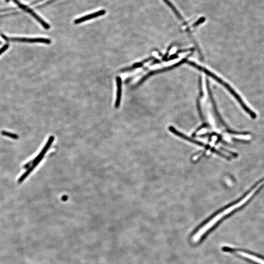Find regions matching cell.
I'll return each mask as SVG.
<instances>
[{
    "instance_id": "6da1fadb",
    "label": "cell",
    "mask_w": 264,
    "mask_h": 264,
    "mask_svg": "<svg viewBox=\"0 0 264 264\" xmlns=\"http://www.w3.org/2000/svg\"><path fill=\"white\" fill-rule=\"evenodd\" d=\"M189 64H190V65H191L195 67L196 68H198L199 70H203V71H204L205 74H207V75H209V77L213 78V79H215L216 81L218 82L220 84H221V85L224 87L225 88L227 89L228 91H229V93H230V94H231L233 97H234V98L237 101L238 103L240 104V105L241 106L242 109H243V110H244L248 114V115H249V116H250L252 118H253V119H255L256 118H257L256 114L254 113V111H252L251 109H249V107L245 104V103L244 102L242 98H241L240 96V95H239V94H238L235 91L234 89L232 88L230 86L229 84H228L227 83L225 82L224 81V80L221 79L220 78H219V77L215 75L214 74L212 73L211 71L208 70L207 69L202 68V67L198 65H196V64H195L194 63L192 62H189Z\"/></svg>"
},
{
    "instance_id": "7a4b0ae2",
    "label": "cell",
    "mask_w": 264,
    "mask_h": 264,
    "mask_svg": "<svg viewBox=\"0 0 264 264\" xmlns=\"http://www.w3.org/2000/svg\"><path fill=\"white\" fill-rule=\"evenodd\" d=\"M2 37L6 41L19 42L24 43H40L44 44H50L51 40L50 39L43 38H27L8 37L3 34H1Z\"/></svg>"
},
{
    "instance_id": "8992f818",
    "label": "cell",
    "mask_w": 264,
    "mask_h": 264,
    "mask_svg": "<svg viewBox=\"0 0 264 264\" xmlns=\"http://www.w3.org/2000/svg\"><path fill=\"white\" fill-rule=\"evenodd\" d=\"M105 13H106V11L105 10L102 9V10H99V11L93 13L91 14L86 15L85 16H83L82 17L79 18L78 19H76L74 21V23L75 24H80V23H83V22H84L88 21V20L94 19V18L102 16V15H104Z\"/></svg>"
},
{
    "instance_id": "5b68a950",
    "label": "cell",
    "mask_w": 264,
    "mask_h": 264,
    "mask_svg": "<svg viewBox=\"0 0 264 264\" xmlns=\"http://www.w3.org/2000/svg\"><path fill=\"white\" fill-rule=\"evenodd\" d=\"M229 249L231 250H233L234 252L237 253L238 254L244 257L245 258H248V259H250L252 261L255 262V263H258L259 264H264V259L262 258L261 257L258 256L252 253H250L248 252H244L242 250H234L233 249H231L230 248H228Z\"/></svg>"
},
{
    "instance_id": "277c9868",
    "label": "cell",
    "mask_w": 264,
    "mask_h": 264,
    "mask_svg": "<svg viewBox=\"0 0 264 264\" xmlns=\"http://www.w3.org/2000/svg\"><path fill=\"white\" fill-rule=\"evenodd\" d=\"M54 136H51L50 138H49V140L46 142L45 146L44 147L43 149L42 150L41 152L39 153V155L35 158V159L33 161V165L32 166L34 167V168L36 167L37 165L39 164L40 162L43 159V157L44 155H45L46 152L48 151L49 148H50V146L53 143V142L54 141Z\"/></svg>"
},
{
    "instance_id": "30bf717a",
    "label": "cell",
    "mask_w": 264,
    "mask_h": 264,
    "mask_svg": "<svg viewBox=\"0 0 264 264\" xmlns=\"http://www.w3.org/2000/svg\"><path fill=\"white\" fill-rule=\"evenodd\" d=\"M205 20H206V19H205V18L204 17H203L200 18L195 23L193 24L192 26L195 27V26H197L199 25L200 24L204 23V22L205 21Z\"/></svg>"
},
{
    "instance_id": "ba28073f",
    "label": "cell",
    "mask_w": 264,
    "mask_h": 264,
    "mask_svg": "<svg viewBox=\"0 0 264 264\" xmlns=\"http://www.w3.org/2000/svg\"><path fill=\"white\" fill-rule=\"evenodd\" d=\"M163 1L164 2V3L165 4H166L168 7L170 8L172 11L174 12V14L177 17L178 19L180 20L181 21L183 22V24H184V25H186L187 24V22L184 21L183 18V17L181 14H180V13L179 12V11L175 7V6L173 5V4H172L171 2L169 1V0H163Z\"/></svg>"
},
{
    "instance_id": "52a82bcc",
    "label": "cell",
    "mask_w": 264,
    "mask_h": 264,
    "mask_svg": "<svg viewBox=\"0 0 264 264\" xmlns=\"http://www.w3.org/2000/svg\"><path fill=\"white\" fill-rule=\"evenodd\" d=\"M116 80H117V93L115 107L117 109L120 106V101L122 98V81L121 78L119 77H117Z\"/></svg>"
},
{
    "instance_id": "7c38bea8",
    "label": "cell",
    "mask_w": 264,
    "mask_h": 264,
    "mask_svg": "<svg viewBox=\"0 0 264 264\" xmlns=\"http://www.w3.org/2000/svg\"><path fill=\"white\" fill-rule=\"evenodd\" d=\"M0 43H1V42H0Z\"/></svg>"
},
{
    "instance_id": "9c48e42d",
    "label": "cell",
    "mask_w": 264,
    "mask_h": 264,
    "mask_svg": "<svg viewBox=\"0 0 264 264\" xmlns=\"http://www.w3.org/2000/svg\"><path fill=\"white\" fill-rule=\"evenodd\" d=\"M1 134L3 135L8 136L9 138H12V139H17L18 138V136L16 135L12 134V133H9L8 132L4 131L2 132Z\"/></svg>"
},
{
    "instance_id": "3957f363",
    "label": "cell",
    "mask_w": 264,
    "mask_h": 264,
    "mask_svg": "<svg viewBox=\"0 0 264 264\" xmlns=\"http://www.w3.org/2000/svg\"><path fill=\"white\" fill-rule=\"evenodd\" d=\"M16 5H18V6L20 8V9H22L23 10H25L26 12L29 13L39 23H40L44 29H50V25L46 23L44 20L42 19L39 16V15H37L32 9L29 8L27 5H25L24 4H22L19 0H12Z\"/></svg>"
},
{
    "instance_id": "8fae6325",
    "label": "cell",
    "mask_w": 264,
    "mask_h": 264,
    "mask_svg": "<svg viewBox=\"0 0 264 264\" xmlns=\"http://www.w3.org/2000/svg\"><path fill=\"white\" fill-rule=\"evenodd\" d=\"M9 44H5L1 49H0V55H1L4 52H5V50H7L8 48H9Z\"/></svg>"
}]
</instances>
